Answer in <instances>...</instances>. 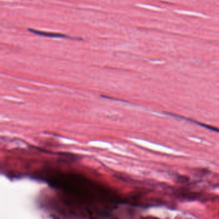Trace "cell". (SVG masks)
<instances>
[{"label":"cell","instance_id":"obj_1","mask_svg":"<svg viewBox=\"0 0 219 219\" xmlns=\"http://www.w3.org/2000/svg\"><path fill=\"white\" fill-rule=\"evenodd\" d=\"M30 32H32L35 34H37L41 36H45V37H56V38H67L68 37L65 35L59 34V33H49V32H41V31L35 30L33 29H28Z\"/></svg>","mask_w":219,"mask_h":219}]
</instances>
